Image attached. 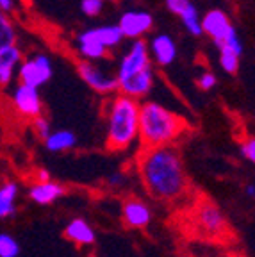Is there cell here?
<instances>
[{
	"instance_id": "1",
	"label": "cell",
	"mask_w": 255,
	"mask_h": 257,
	"mask_svg": "<svg viewBox=\"0 0 255 257\" xmlns=\"http://www.w3.org/2000/svg\"><path fill=\"white\" fill-rule=\"evenodd\" d=\"M138 173L147 193L157 202L173 204L189 189L186 166L175 145L141 149L138 156Z\"/></svg>"
},
{
	"instance_id": "2",
	"label": "cell",
	"mask_w": 255,
	"mask_h": 257,
	"mask_svg": "<svg viewBox=\"0 0 255 257\" xmlns=\"http://www.w3.org/2000/svg\"><path fill=\"white\" fill-rule=\"evenodd\" d=\"M188 131V123L180 114L154 100L140 102V134L141 149L170 147Z\"/></svg>"
},
{
	"instance_id": "3",
	"label": "cell",
	"mask_w": 255,
	"mask_h": 257,
	"mask_svg": "<svg viewBox=\"0 0 255 257\" xmlns=\"http://www.w3.org/2000/svg\"><path fill=\"white\" fill-rule=\"evenodd\" d=\"M105 121L107 149L114 152L131 149L140 134V102L118 93L111 95L105 100Z\"/></svg>"
},
{
	"instance_id": "4",
	"label": "cell",
	"mask_w": 255,
	"mask_h": 257,
	"mask_svg": "<svg viewBox=\"0 0 255 257\" xmlns=\"http://www.w3.org/2000/svg\"><path fill=\"white\" fill-rule=\"evenodd\" d=\"M52 59L47 54H31L29 57L22 59L20 66L16 70V77L20 80V84L36 89L47 84L48 80L52 79Z\"/></svg>"
},
{
	"instance_id": "5",
	"label": "cell",
	"mask_w": 255,
	"mask_h": 257,
	"mask_svg": "<svg viewBox=\"0 0 255 257\" xmlns=\"http://www.w3.org/2000/svg\"><path fill=\"white\" fill-rule=\"evenodd\" d=\"M77 72L79 77L84 80V84L89 86L93 91L98 95L111 96L118 91V80L114 73H109L105 68H102L98 63L91 61H79L77 63Z\"/></svg>"
},
{
	"instance_id": "6",
	"label": "cell",
	"mask_w": 255,
	"mask_h": 257,
	"mask_svg": "<svg viewBox=\"0 0 255 257\" xmlns=\"http://www.w3.org/2000/svg\"><path fill=\"white\" fill-rule=\"evenodd\" d=\"M116 80H118V91H116L118 95H123L136 102H141L154 89L156 70H154V64H150V66L140 70V72H134L131 75H125Z\"/></svg>"
},
{
	"instance_id": "7",
	"label": "cell",
	"mask_w": 255,
	"mask_h": 257,
	"mask_svg": "<svg viewBox=\"0 0 255 257\" xmlns=\"http://www.w3.org/2000/svg\"><path fill=\"white\" fill-rule=\"evenodd\" d=\"M195 221H196V227L205 236H211V237H221L228 230L223 211L209 200L200 202L198 207L195 209Z\"/></svg>"
},
{
	"instance_id": "8",
	"label": "cell",
	"mask_w": 255,
	"mask_h": 257,
	"mask_svg": "<svg viewBox=\"0 0 255 257\" xmlns=\"http://www.w3.org/2000/svg\"><path fill=\"white\" fill-rule=\"evenodd\" d=\"M11 105L20 116L34 120L43 112V98L40 95V89L31 88L25 84H16L11 91Z\"/></svg>"
},
{
	"instance_id": "9",
	"label": "cell",
	"mask_w": 255,
	"mask_h": 257,
	"mask_svg": "<svg viewBox=\"0 0 255 257\" xmlns=\"http://www.w3.org/2000/svg\"><path fill=\"white\" fill-rule=\"evenodd\" d=\"M116 25L123 40H143L145 34H148L154 27V16L145 9H129L120 16Z\"/></svg>"
},
{
	"instance_id": "10",
	"label": "cell",
	"mask_w": 255,
	"mask_h": 257,
	"mask_svg": "<svg viewBox=\"0 0 255 257\" xmlns=\"http://www.w3.org/2000/svg\"><path fill=\"white\" fill-rule=\"evenodd\" d=\"M150 64H152V61H150V56H148L147 41L134 40L129 45L127 52L121 56L114 75H116V79H121V77H125V75H131V73L147 68Z\"/></svg>"
},
{
	"instance_id": "11",
	"label": "cell",
	"mask_w": 255,
	"mask_h": 257,
	"mask_svg": "<svg viewBox=\"0 0 255 257\" xmlns=\"http://www.w3.org/2000/svg\"><path fill=\"white\" fill-rule=\"evenodd\" d=\"M235 31V27L232 25L228 15L223 9H209L205 15L202 16V32L207 34L216 47L223 43L232 32Z\"/></svg>"
},
{
	"instance_id": "12",
	"label": "cell",
	"mask_w": 255,
	"mask_h": 257,
	"mask_svg": "<svg viewBox=\"0 0 255 257\" xmlns=\"http://www.w3.org/2000/svg\"><path fill=\"white\" fill-rule=\"evenodd\" d=\"M147 47L150 61H154L157 66H170V64L175 63L177 56H179L175 40L166 32H159L156 36H152Z\"/></svg>"
},
{
	"instance_id": "13",
	"label": "cell",
	"mask_w": 255,
	"mask_h": 257,
	"mask_svg": "<svg viewBox=\"0 0 255 257\" xmlns=\"http://www.w3.org/2000/svg\"><path fill=\"white\" fill-rule=\"evenodd\" d=\"M121 220L129 229H145L152 221L150 205L138 197H129L121 207Z\"/></svg>"
},
{
	"instance_id": "14",
	"label": "cell",
	"mask_w": 255,
	"mask_h": 257,
	"mask_svg": "<svg viewBox=\"0 0 255 257\" xmlns=\"http://www.w3.org/2000/svg\"><path fill=\"white\" fill-rule=\"evenodd\" d=\"M22 59L24 54L18 45H11L0 50V88H8L9 84H13Z\"/></svg>"
},
{
	"instance_id": "15",
	"label": "cell",
	"mask_w": 255,
	"mask_h": 257,
	"mask_svg": "<svg viewBox=\"0 0 255 257\" xmlns=\"http://www.w3.org/2000/svg\"><path fill=\"white\" fill-rule=\"evenodd\" d=\"M64 237L68 241H72L73 245L89 246L96 241V232L84 218H73L64 227Z\"/></svg>"
},
{
	"instance_id": "16",
	"label": "cell",
	"mask_w": 255,
	"mask_h": 257,
	"mask_svg": "<svg viewBox=\"0 0 255 257\" xmlns=\"http://www.w3.org/2000/svg\"><path fill=\"white\" fill-rule=\"evenodd\" d=\"M75 47H77V54L80 56V61L96 63V61L104 59V57L107 56V50L93 38L89 29H86V31H82L80 34H77Z\"/></svg>"
},
{
	"instance_id": "17",
	"label": "cell",
	"mask_w": 255,
	"mask_h": 257,
	"mask_svg": "<svg viewBox=\"0 0 255 257\" xmlns=\"http://www.w3.org/2000/svg\"><path fill=\"white\" fill-rule=\"evenodd\" d=\"M64 195V188L54 181L47 182H36L29 188V198L38 205H48L54 204L57 198Z\"/></svg>"
},
{
	"instance_id": "18",
	"label": "cell",
	"mask_w": 255,
	"mask_h": 257,
	"mask_svg": "<svg viewBox=\"0 0 255 257\" xmlns=\"http://www.w3.org/2000/svg\"><path fill=\"white\" fill-rule=\"evenodd\" d=\"M43 143L48 152L59 154V152H68V150L75 149L79 140H77L75 133L66 131V128H61V131H54V133L48 134L43 140Z\"/></svg>"
},
{
	"instance_id": "19",
	"label": "cell",
	"mask_w": 255,
	"mask_h": 257,
	"mask_svg": "<svg viewBox=\"0 0 255 257\" xmlns=\"http://www.w3.org/2000/svg\"><path fill=\"white\" fill-rule=\"evenodd\" d=\"M96 41H98L105 50H112V48L120 47L121 41H123V36H121L120 29L116 24H107V25H98V27L89 29Z\"/></svg>"
},
{
	"instance_id": "20",
	"label": "cell",
	"mask_w": 255,
	"mask_h": 257,
	"mask_svg": "<svg viewBox=\"0 0 255 257\" xmlns=\"http://www.w3.org/2000/svg\"><path fill=\"white\" fill-rule=\"evenodd\" d=\"M18 193H20L18 184L13 181L4 182V184L0 186V220L15 216Z\"/></svg>"
},
{
	"instance_id": "21",
	"label": "cell",
	"mask_w": 255,
	"mask_h": 257,
	"mask_svg": "<svg viewBox=\"0 0 255 257\" xmlns=\"http://www.w3.org/2000/svg\"><path fill=\"white\" fill-rule=\"evenodd\" d=\"M180 22H182V25L186 27V31L191 34V36H202V15H200V11L196 9L195 4L188 6V8L184 9L182 13L179 15Z\"/></svg>"
},
{
	"instance_id": "22",
	"label": "cell",
	"mask_w": 255,
	"mask_h": 257,
	"mask_svg": "<svg viewBox=\"0 0 255 257\" xmlns=\"http://www.w3.org/2000/svg\"><path fill=\"white\" fill-rule=\"evenodd\" d=\"M18 32H16V25L9 15H4L0 11V50L11 45H18Z\"/></svg>"
},
{
	"instance_id": "23",
	"label": "cell",
	"mask_w": 255,
	"mask_h": 257,
	"mask_svg": "<svg viewBox=\"0 0 255 257\" xmlns=\"http://www.w3.org/2000/svg\"><path fill=\"white\" fill-rule=\"evenodd\" d=\"M219 48V66L225 73L228 75H234L239 70V61L243 54L237 52V50H232L228 47H218Z\"/></svg>"
},
{
	"instance_id": "24",
	"label": "cell",
	"mask_w": 255,
	"mask_h": 257,
	"mask_svg": "<svg viewBox=\"0 0 255 257\" xmlns=\"http://www.w3.org/2000/svg\"><path fill=\"white\" fill-rule=\"evenodd\" d=\"M20 243L8 232H0V257H18Z\"/></svg>"
},
{
	"instance_id": "25",
	"label": "cell",
	"mask_w": 255,
	"mask_h": 257,
	"mask_svg": "<svg viewBox=\"0 0 255 257\" xmlns=\"http://www.w3.org/2000/svg\"><path fill=\"white\" fill-rule=\"evenodd\" d=\"M104 0H80V11L89 18H95L104 11Z\"/></svg>"
},
{
	"instance_id": "26",
	"label": "cell",
	"mask_w": 255,
	"mask_h": 257,
	"mask_svg": "<svg viewBox=\"0 0 255 257\" xmlns=\"http://www.w3.org/2000/svg\"><path fill=\"white\" fill-rule=\"evenodd\" d=\"M32 128H34L36 136L41 138V140H45L48 134L52 133V131H50V121H48L43 114H40V116H36L32 120Z\"/></svg>"
},
{
	"instance_id": "27",
	"label": "cell",
	"mask_w": 255,
	"mask_h": 257,
	"mask_svg": "<svg viewBox=\"0 0 255 257\" xmlns=\"http://www.w3.org/2000/svg\"><path fill=\"white\" fill-rule=\"evenodd\" d=\"M196 84H198V88L202 89V91H211V89L216 88V84H218V77L212 72H202L198 79H196Z\"/></svg>"
},
{
	"instance_id": "28",
	"label": "cell",
	"mask_w": 255,
	"mask_h": 257,
	"mask_svg": "<svg viewBox=\"0 0 255 257\" xmlns=\"http://www.w3.org/2000/svg\"><path fill=\"white\" fill-rule=\"evenodd\" d=\"M239 154L243 159H246L248 163H255V140L253 138H246L241 141L239 145Z\"/></svg>"
},
{
	"instance_id": "29",
	"label": "cell",
	"mask_w": 255,
	"mask_h": 257,
	"mask_svg": "<svg viewBox=\"0 0 255 257\" xmlns=\"http://www.w3.org/2000/svg\"><path fill=\"white\" fill-rule=\"evenodd\" d=\"M164 4H166L168 11L179 16L180 13L188 8V6H191L193 2H191V0H164Z\"/></svg>"
},
{
	"instance_id": "30",
	"label": "cell",
	"mask_w": 255,
	"mask_h": 257,
	"mask_svg": "<svg viewBox=\"0 0 255 257\" xmlns=\"http://www.w3.org/2000/svg\"><path fill=\"white\" fill-rule=\"evenodd\" d=\"M107 184L112 186V188H120V186L125 184V175H123V173H120V172H118V173H112V175H109Z\"/></svg>"
},
{
	"instance_id": "31",
	"label": "cell",
	"mask_w": 255,
	"mask_h": 257,
	"mask_svg": "<svg viewBox=\"0 0 255 257\" xmlns=\"http://www.w3.org/2000/svg\"><path fill=\"white\" fill-rule=\"evenodd\" d=\"M16 9V0H0V11L4 13V15H9L15 13Z\"/></svg>"
},
{
	"instance_id": "32",
	"label": "cell",
	"mask_w": 255,
	"mask_h": 257,
	"mask_svg": "<svg viewBox=\"0 0 255 257\" xmlns=\"http://www.w3.org/2000/svg\"><path fill=\"white\" fill-rule=\"evenodd\" d=\"M47 181H50V173H48L45 168H40L38 170V181L36 182H47Z\"/></svg>"
},
{
	"instance_id": "33",
	"label": "cell",
	"mask_w": 255,
	"mask_h": 257,
	"mask_svg": "<svg viewBox=\"0 0 255 257\" xmlns=\"http://www.w3.org/2000/svg\"><path fill=\"white\" fill-rule=\"evenodd\" d=\"M244 193H246L250 198H253L255 197V186L253 184H246V188H244Z\"/></svg>"
},
{
	"instance_id": "34",
	"label": "cell",
	"mask_w": 255,
	"mask_h": 257,
	"mask_svg": "<svg viewBox=\"0 0 255 257\" xmlns=\"http://www.w3.org/2000/svg\"><path fill=\"white\" fill-rule=\"evenodd\" d=\"M104 2H112V4H116V2H118V0H104Z\"/></svg>"
},
{
	"instance_id": "35",
	"label": "cell",
	"mask_w": 255,
	"mask_h": 257,
	"mask_svg": "<svg viewBox=\"0 0 255 257\" xmlns=\"http://www.w3.org/2000/svg\"><path fill=\"white\" fill-rule=\"evenodd\" d=\"M232 257H239V255H232Z\"/></svg>"
}]
</instances>
